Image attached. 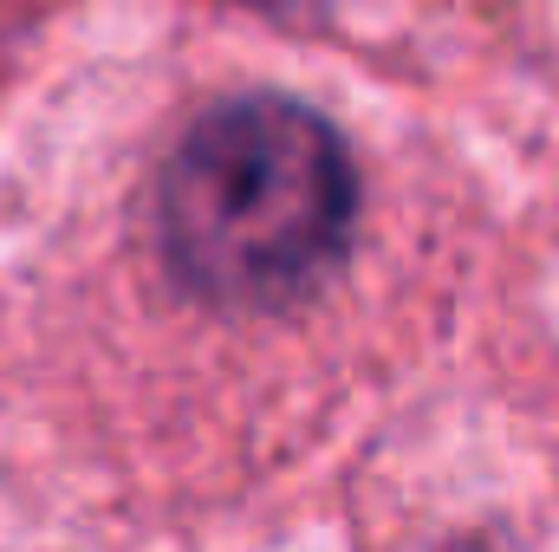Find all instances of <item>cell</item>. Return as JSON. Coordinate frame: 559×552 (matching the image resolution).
<instances>
[{"label":"cell","instance_id":"6da1fadb","mask_svg":"<svg viewBox=\"0 0 559 552\" xmlns=\"http://www.w3.org/2000/svg\"><path fill=\"white\" fill-rule=\"evenodd\" d=\"M358 182L332 124L254 92L215 105L163 169V248L215 305H286L338 267Z\"/></svg>","mask_w":559,"mask_h":552}]
</instances>
